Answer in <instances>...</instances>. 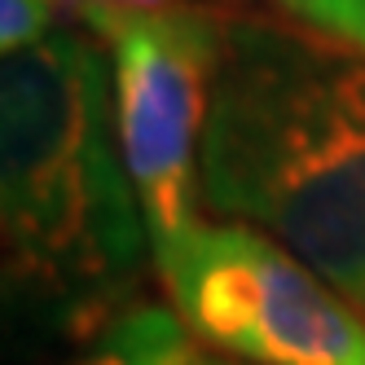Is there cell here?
<instances>
[{
    "label": "cell",
    "mask_w": 365,
    "mask_h": 365,
    "mask_svg": "<svg viewBox=\"0 0 365 365\" xmlns=\"http://www.w3.org/2000/svg\"><path fill=\"white\" fill-rule=\"evenodd\" d=\"M269 5H273L277 14H286L291 22H299V27L322 31L339 9H348V5H352V0H269Z\"/></svg>",
    "instance_id": "obj_7"
},
{
    "label": "cell",
    "mask_w": 365,
    "mask_h": 365,
    "mask_svg": "<svg viewBox=\"0 0 365 365\" xmlns=\"http://www.w3.org/2000/svg\"><path fill=\"white\" fill-rule=\"evenodd\" d=\"M202 202L269 233L365 312V58L229 18L202 128Z\"/></svg>",
    "instance_id": "obj_1"
},
{
    "label": "cell",
    "mask_w": 365,
    "mask_h": 365,
    "mask_svg": "<svg viewBox=\"0 0 365 365\" xmlns=\"http://www.w3.org/2000/svg\"><path fill=\"white\" fill-rule=\"evenodd\" d=\"M322 36H330V40H344V44H352L356 53L365 58V0H352L348 9H339L326 27H322Z\"/></svg>",
    "instance_id": "obj_9"
},
{
    "label": "cell",
    "mask_w": 365,
    "mask_h": 365,
    "mask_svg": "<svg viewBox=\"0 0 365 365\" xmlns=\"http://www.w3.org/2000/svg\"><path fill=\"white\" fill-rule=\"evenodd\" d=\"M84 27L110 53L115 133L145 212L154 264L163 269L202 225L198 163L225 18L168 5L141 14H101Z\"/></svg>",
    "instance_id": "obj_3"
},
{
    "label": "cell",
    "mask_w": 365,
    "mask_h": 365,
    "mask_svg": "<svg viewBox=\"0 0 365 365\" xmlns=\"http://www.w3.org/2000/svg\"><path fill=\"white\" fill-rule=\"evenodd\" d=\"M62 9H71L80 22H93L101 14H141V9H168L176 0H58Z\"/></svg>",
    "instance_id": "obj_8"
},
{
    "label": "cell",
    "mask_w": 365,
    "mask_h": 365,
    "mask_svg": "<svg viewBox=\"0 0 365 365\" xmlns=\"http://www.w3.org/2000/svg\"><path fill=\"white\" fill-rule=\"evenodd\" d=\"M0 212L9 291L58 330L97 339L137 308L154 247L115 133L110 62L75 31L5 58Z\"/></svg>",
    "instance_id": "obj_2"
},
{
    "label": "cell",
    "mask_w": 365,
    "mask_h": 365,
    "mask_svg": "<svg viewBox=\"0 0 365 365\" xmlns=\"http://www.w3.org/2000/svg\"><path fill=\"white\" fill-rule=\"evenodd\" d=\"M190 365H238V361H225V356H212V352H194Z\"/></svg>",
    "instance_id": "obj_10"
},
{
    "label": "cell",
    "mask_w": 365,
    "mask_h": 365,
    "mask_svg": "<svg viewBox=\"0 0 365 365\" xmlns=\"http://www.w3.org/2000/svg\"><path fill=\"white\" fill-rule=\"evenodd\" d=\"M58 0H0V48L5 58H18L27 48L44 44L58 22Z\"/></svg>",
    "instance_id": "obj_6"
},
{
    "label": "cell",
    "mask_w": 365,
    "mask_h": 365,
    "mask_svg": "<svg viewBox=\"0 0 365 365\" xmlns=\"http://www.w3.org/2000/svg\"><path fill=\"white\" fill-rule=\"evenodd\" d=\"M194 352V334L176 312L137 304L101 330L75 365H190Z\"/></svg>",
    "instance_id": "obj_5"
},
{
    "label": "cell",
    "mask_w": 365,
    "mask_h": 365,
    "mask_svg": "<svg viewBox=\"0 0 365 365\" xmlns=\"http://www.w3.org/2000/svg\"><path fill=\"white\" fill-rule=\"evenodd\" d=\"M194 344L242 365H365V312L251 225H198L159 269Z\"/></svg>",
    "instance_id": "obj_4"
}]
</instances>
